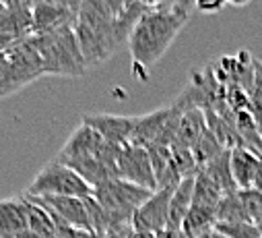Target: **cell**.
<instances>
[{"mask_svg":"<svg viewBox=\"0 0 262 238\" xmlns=\"http://www.w3.org/2000/svg\"><path fill=\"white\" fill-rule=\"evenodd\" d=\"M229 153H231V149H223L213 162H209V164L203 168V172H205V174L211 178V181L221 189L223 195H225V193H233V191H237V187H235V183H233V176H231Z\"/></svg>","mask_w":262,"mask_h":238,"instance_id":"ac0fdd59","label":"cell"},{"mask_svg":"<svg viewBox=\"0 0 262 238\" xmlns=\"http://www.w3.org/2000/svg\"><path fill=\"white\" fill-rule=\"evenodd\" d=\"M254 67H256V73L262 77V61L260 58H254Z\"/></svg>","mask_w":262,"mask_h":238,"instance_id":"1f68e13d","label":"cell"},{"mask_svg":"<svg viewBox=\"0 0 262 238\" xmlns=\"http://www.w3.org/2000/svg\"><path fill=\"white\" fill-rule=\"evenodd\" d=\"M258 193H262V155H260V162H258V170H256V178H254V187Z\"/></svg>","mask_w":262,"mask_h":238,"instance_id":"83f0119b","label":"cell"},{"mask_svg":"<svg viewBox=\"0 0 262 238\" xmlns=\"http://www.w3.org/2000/svg\"><path fill=\"white\" fill-rule=\"evenodd\" d=\"M0 3H3V5H7V3H11V0H0Z\"/></svg>","mask_w":262,"mask_h":238,"instance_id":"e575fe53","label":"cell"},{"mask_svg":"<svg viewBox=\"0 0 262 238\" xmlns=\"http://www.w3.org/2000/svg\"><path fill=\"white\" fill-rule=\"evenodd\" d=\"M99 3H101V5H105V7H107L112 13H114V15H118V13H120V11L126 7L128 0H99Z\"/></svg>","mask_w":262,"mask_h":238,"instance_id":"4316f807","label":"cell"},{"mask_svg":"<svg viewBox=\"0 0 262 238\" xmlns=\"http://www.w3.org/2000/svg\"><path fill=\"white\" fill-rule=\"evenodd\" d=\"M173 189H155L153 195L135 211L133 215V230L159 234L167 228V209Z\"/></svg>","mask_w":262,"mask_h":238,"instance_id":"ba28073f","label":"cell"},{"mask_svg":"<svg viewBox=\"0 0 262 238\" xmlns=\"http://www.w3.org/2000/svg\"><path fill=\"white\" fill-rule=\"evenodd\" d=\"M25 195V193H23ZM27 224H29V232L39 236V238H56V226L54 220L50 215V211L35 201L33 197H27Z\"/></svg>","mask_w":262,"mask_h":238,"instance_id":"e0dca14e","label":"cell"},{"mask_svg":"<svg viewBox=\"0 0 262 238\" xmlns=\"http://www.w3.org/2000/svg\"><path fill=\"white\" fill-rule=\"evenodd\" d=\"M207 129V116L203 108H186L180 116V125L171 141V149H192Z\"/></svg>","mask_w":262,"mask_h":238,"instance_id":"5bb4252c","label":"cell"},{"mask_svg":"<svg viewBox=\"0 0 262 238\" xmlns=\"http://www.w3.org/2000/svg\"><path fill=\"white\" fill-rule=\"evenodd\" d=\"M29 39L41 61L43 73L79 79L89 71L81 54V48L77 44L73 25L46 33H33L29 35Z\"/></svg>","mask_w":262,"mask_h":238,"instance_id":"277c9868","label":"cell"},{"mask_svg":"<svg viewBox=\"0 0 262 238\" xmlns=\"http://www.w3.org/2000/svg\"><path fill=\"white\" fill-rule=\"evenodd\" d=\"M260 153L252 151L250 147H233L229 153V166H231V176L237 189H252L254 178L258 170Z\"/></svg>","mask_w":262,"mask_h":238,"instance_id":"9a60e30c","label":"cell"},{"mask_svg":"<svg viewBox=\"0 0 262 238\" xmlns=\"http://www.w3.org/2000/svg\"><path fill=\"white\" fill-rule=\"evenodd\" d=\"M147 151H149L151 166H153L157 185H159V183L163 181V176H165V174L171 170V166H173L171 147H165V145H151V147H147Z\"/></svg>","mask_w":262,"mask_h":238,"instance_id":"7402d4cb","label":"cell"},{"mask_svg":"<svg viewBox=\"0 0 262 238\" xmlns=\"http://www.w3.org/2000/svg\"><path fill=\"white\" fill-rule=\"evenodd\" d=\"M225 147L221 145V141L213 135V131L207 127L205 129V133L201 135V139L194 143V147L190 149L192 151V155H194V162H196V166H199V170H203L209 162H213L221 151H223Z\"/></svg>","mask_w":262,"mask_h":238,"instance_id":"ffe728a7","label":"cell"},{"mask_svg":"<svg viewBox=\"0 0 262 238\" xmlns=\"http://www.w3.org/2000/svg\"><path fill=\"white\" fill-rule=\"evenodd\" d=\"M91 193L93 187L89 183H85L75 170L56 160L46 164L25 189V195L29 197H89Z\"/></svg>","mask_w":262,"mask_h":238,"instance_id":"8992f818","label":"cell"},{"mask_svg":"<svg viewBox=\"0 0 262 238\" xmlns=\"http://www.w3.org/2000/svg\"><path fill=\"white\" fill-rule=\"evenodd\" d=\"M118 178L130 181L149 191L157 189V178L151 166L149 151L137 145H122L118 155Z\"/></svg>","mask_w":262,"mask_h":238,"instance_id":"52a82bcc","label":"cell"},{"mask_svg":"<svg viewBox=\"0 0 262 238\" xmlns=\"http://www.w3.org/2000/svg\"><path fill=\"white\" fill-rule=\"evenodd\" d=\"M130 238H155V234H147V232H137V230H133V236Z\"/></svg>","mask_w":262,"mask_h":238,"instance_id":"f546056e","label":"cell"},{"mask_svg":"<svg viewBox=\"0 0 262 238\" xmlns=\"http://www.w3.org/2000/svg\"><path fill=\"white\" fill-rule=\"evenodd\" d=\"M215 222L221 224H233V222H248L242 197H239V189L233 193H225L221 195L217 209H215Z\"/></svg>","mask_w":262,"mask_h":238,"instance_id":"d6986e66","label":"cell"},{"mask_svg":"<svg viewBox=\"0 0 262 238\" xmlns=\"http://www.w3.org/2000/svg\"><path fill=\"white\" fill-rule=\"evenodd\" d=\"M120 149L122 145L107 143L95 129L81 123L54 160L69 166L85 183L95 187L107 178H118Z\"/></svg>","mask_w":262,"mask_h":238,"instance_id":"7a4b0ae2","label":"cell"},{"mask_svg":"<svg viewBox=\"0 0 262 238\" xmlns=\"http://www.w3.org/2000/svg\"><path fill=\"white\" fill-rule=\"evenodd\" d=\"M213 230L225 238H262V232L250 222H233V224L215 222Z\"/></svg>","mask_w":262,"mask_h":238,"instance_id":"603a6c76","label":"cell"},{"mask_svg":"<svg viewBox=\"0 0 262 238\" xmlns=\"http://www.w3.org/2000/svg\"><path fill=\"white\" fill-rule=\"evenodd\" d=\"M73 31L87 69L103 65L124 46L116 29V15L99 0H81Z\"/></svg>","mask_w":262,"mask_h":238,"instance_id":"3957f363","label":"cell"},{"mask_svg":"<svg viewBox=\"0 0 262 238\" xmlns=\"http://www.w3.org/2000/svg\"><path fill=\"white\" fill-rule=\"evenodd\" d=\"M79 5H56V3L35 5L31 9V35L73 25Z\"/></svg>","mask_w":262,"mask_h":238,"instance_id":"30bf717a","label":"cell"},{"mask_svg":"<svg viewBox=\"0 0 262 238\" xmlns=\"http://www.w3.org/2000/svg\"><path fill=\"white\" fill-rule=\"evenodd\" d=\"M3 9H5V5H3V3H0V13H3Z\"/></svg>","mask_w":262,"mask_h":238,"instance_id":"d590c367","label":"cell"},{"mask_svg":"<svg viewBox=\"0 0 262 238\" xmlns=\"http://www.w3.org/2000/svg\"><path fill=\"white\" fill-rule=\"evenodd\" d=\"M15 238H39V236L31 234V232H23V234H19V236H15Z\"/></svg>","mask_w":262,"mask_h":238,"instance_id":"d6a6232c","label":"cell"},{"mask_svg":"<svg viewBox=\"0 0 262 238\" xmlns=\"http://www.w3.org/2000/svg\"><path fill=\"white\" fill-rule=\"evenodd\" d=\"M188 19L190 15L176 9H149L141 15L126 42L137 79L147 81V75L169 50Z\"/></svg>","mask_w":262,"mask_h":238,"instance_id":"6da1fadb","label":"cell"},{"mask_svg":"<svg viewBox=\"0 0 262 238\" xmlns=\"http://www.w3.org/2000/svg\"><path fill=\"white\" fill-rule=\"evenodd\" d=\"M173 112H176V104H169L165 108H157L145 116H139L128 145H137V147H145V149L155 145Z\"/></svg>","mask_w":262,"mask_h":238,"instance_id":"7c38bea8","label":"cell"},{"mask_svg":"<svg viewBox=\"0 0 262 238\" xmlns=\"http://www.w3.org/2000/svg\"><path fill=\"white\" fill-rule=\"evenodd\" d=\"M139 116H122V114H105V112H97V114H85L83 123L89 125L91 129H95L107 143L114 145H128L130 137H133L135 125H137Z\"/></svg>","mask_w":262,"mask_h":238,"instance_id":"9c48e42d","label":"cell"},{"mask_svg":"<svg viewBox=\"0 0 262 238\" xmlns=\"http://www.w3.org/2000/svg\"><path fill=\"white\" fill-rule=\"evenodd\" d=\"M91 195L116 224H130L135 211L153 195V191L124 181V178H107L93 187Z\"/></svg>","mask_w":262,"mask_h":238,"instance_id":"5b68a950","label":"cell"},{"mask_svg":"<svg viewBox=\"0 0 262 238\" xmlns=\"http://www.w3.org/2000/svg\"><path fill=\"white\" fill-rule=\"evenodd\" d=\"M133 236V224H114L110 226L101 238H130Z\"/></svg>","mask_w":262,"mask_h":238,"instance_id":"484cf974","label":"cell"},{"mask_svg":"<svg viewBox=\"0 0 262 238\" xmlns=\"http://www.w3.org/2000/svg\"><path fill=\"white\" fill-rule=\"evenodd\" d=\"M50 215H52V213H50ZM52 220H54V226H56V236H60V238H101V234H97V232H93V230L75 228V226H71V224L60 222V220L54 217V215H52Z\"/></svg>","mask_w":262,"mask_h":238,"instance_id":"cb8c5ba5","label":"cell"},{"mask_svg":"<svg viewBox=\"0 0 262 238\" xmlns=\"http://www.w3.org/2000/svg\"><path fill=\"white\" fill-rule=\"evenodd\" d=\"M56 238H60V236H56Z\"/></svg>","mask_w":262,"mask_h":238,"instance_id":"8d00e7d4","label":"cell"},{"mask_svg":"<svg viewBox=\"0 0 262 238\" xmlns=\"http://www.w3.org/2000/svg\"><path fill=\"white\" fill-rule=\"evenodd\" d=\"M250 3H252V0H227V5H233V7H246Z\"/></svg>","mask_w":262,"mask_h":238,"instance_id":"4dcf8cb0","label":"cell"},{"mask_svg":"<svg viewBox=\"0 0 262 238\" xmlns=\"http://www.w3.org/2000/svg\"><path fill=\"white\" fill-rule=\"evenodd\" d=\"M239 197L248 215V222L262 232V193L256 189H239Z\"/></svg>","mask_w":262,"mask_h":238,"instance_id":"44dd1931","label":"cell"},{"mask_svg":"<svg viewBox=\"0 0 262 238\" xmlns=\"http://www.w3.org/2000/svg\"><path fill=\"white\" fill-rule=\"evenodd\" d=\"M139 3L143 7H147V9H161V7H165L169 3V0H139Z\"/></svg>","mask_w":262,"mask_h":238,"instance_id":"f1b7e54d","label":"cell"},{"mask_svg":"<svg viewBox=\"0 0 262 238\" xmlns=\"http://www.w3.org/2000/svg\"><path fill=\"white\" fill-rule=\"evenodd\" d=\"M209 238H225V236H221V234H217V232H215V230H213V234H211V236H209Z\"/></svg>","mask_w":262,"mask_h":238,"instance_id":"836d02e7","label":"cell"},{"mask_svg":"<svg viewBox=\"0 0 262 238\" xmlns=\"http://www.w3.org/2000/svg\"><path fill=\"white\" fill-rule=\"evenodd\" d=\"M225 5H227V0H194V9L203 15H215L223 11Z\"/></svg>","mask_w":262,"mask_h":238,"instance_id":"d4e9b609","label":"cell"},{"mask_svg":"<svg viewBox=\"0 0 262 238\" xmlns=\"http://www.w3.org/2000/svg\"><path fill=\"white\" fill-rule=\"evenodd\" d=\"M23 232H29L25 195L0 199V238H15Z\"/></svg>","mask_w":262,"mask_h":238,"instance_id":"4fadbf2b","label":"cell"},{"mask_svg":"<svg viewBox=\"0 0 262 238\" xmlns=\"http://www.w3.org/2000/svg\"><path fill=\"white\" fill-rule=\"evenodd\" d=\"M29 197V195H27ZM39 201L54 217H58L64 224H71L75 228H89V215H87V205L85 197H33Z\"/></svg>","mask_w":262,"mask_h":238,"instance_id":"8fae6325","label":"cell"},{"mask_svg":"<svg viewBox=\"0 0 262 238\" xmlns=\"http://www.w3.org/2000/svg\"><path fill=\"white\" fill-rule=\"evenodd\" d=\"M192 193H194V176H186L180 181V185L173 189L167 209V230H180L184 217L190 211L192 205Z\"/></svg>","mask_w":262,"mask_h":238,"instance_id":"2e32d148","label":"cell"}]
</instances>
